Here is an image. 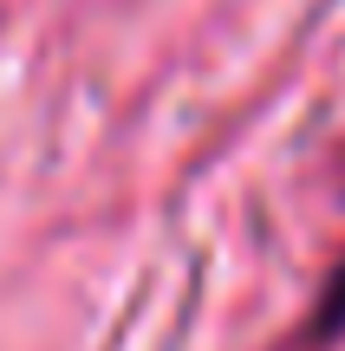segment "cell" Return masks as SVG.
Returning a JSON list of instances; mask_svg holds the SVG:
<instances>
[{"mask_svg":"<svg viewBox=\"0 0 345 351\" xmlns=\"http://www.w3.org/2000/svg\"><path fill=\"white\" fill-rule=\"evenodd\" d=\"M339 332H345V261H339L333 287H326L320 313H313V339H339Z\"/></svg>","mask_w":345,"mask_h":351,"instance_id":"1","label":"cell"}]
</instances>
